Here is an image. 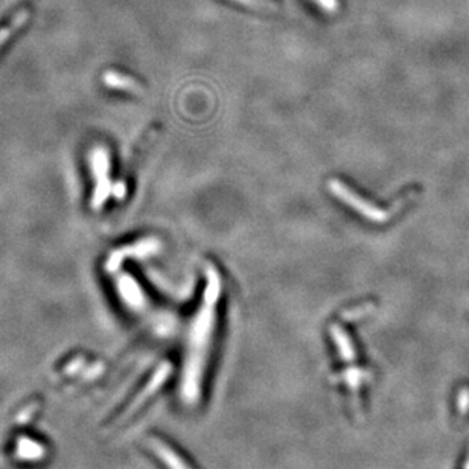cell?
I'll use <instances>...</instances> for the list:
<instances>
[{
    "label": "cell",
    "instance_id": "cell-1",
    "mask_svg": "<svg viewBox=\"0 0 469 469\" xmlns=\"http://www.w3.org/2000/svg\"><path fill=\"white\" fill-rule=\"evenodd\" d=\"M206 289L199 312L195 314L187 335L186 355L182 373V398L186 404L194 405L201 396L203 378L209 360L210 343L215 326L217 303L221 296V276L218 270L208 264L206 266Z\"/></svg>",
    "mask_w": 469,
    "mask_h": 469
},
{
    "label": "cell",
    "instance_id": "cell-2",
    "mask_svg": "<svg viewBox=\"0 0 469 469\" xmlns=\"http://www.w3.org/2000/svg\"><path fill=\"white\" fill-rule=\"evenodd\" d=\"M328 187H329L331 194L335 195L341 203L347 204V206L352 208L356 213H360L363 218L372 221V223H377V224L387 223V221L398 212V209L403 208L407 203V197H404V199L398 200L390 209H382V208L375 206L373 203L368 201L366 199H363L361 195H358L352 189H349L345 183L335 180V178H332V180L328 182Z\"/></svg>",
    "mask_w": 469,
    "mask_h": 469
},
{
    "label": "cell",
    "instance_id": "cell-3",
    "mask_svg": "<svg viewBox=\"0 0 469 469\" xmlns=\"http://www.w3.org/2000/svg\"><path fill=\"white\" fill-rule=\"evenodd\" d=\"M169 373H171V364L165 363V364H161L160 368L154 372V375H152V378L145 384V387L142 389V391H139V395L136 396L130 404H128V407L125 408V410L121 413V416H119V421L117 422H124L127 421L128 417H131L136 412L139 410V408L147 403V401L156 394V391L164 386L166 378L169 377Z\"/></svg>",
    "mask_w": 469,
    "mask_h": 469
},
{
    "label": "cell",
    "instance_id": "cell-4",
    "mask_svg": "<svg viewBox=\"0 0 469 469\" xmlns=\"http://www.w3.org/2000/svg\"><path fill=\"white\" fill-rule=\"evenodd\" d=\"M96 156L98 157L95 159V171L98 175V186L95 192H93V200H92L93 209H98L101 204H104L110 191H112L108 180V157L104 151H98Z\"/></svg>",
    "mask_w": 469,
    "mask_h": 469
},
{
    "label": "cell",
    "instance_id": "cell-5",
    "mask_svg": "<svg viewBox=\"0 0 469 469\" xmlns=\"http://www.w3.org/2000/svg\"><path fill=\"white\" fill-rule=\"evenodd\" d=\"M148 447L152 449V453H154L161 462L166 465L168 469H191L185 463V460L178 456L175 451L168 447L164 440H160L157 438H150L147 440Z\"/></svg>",
    "mask_w": 469,
    "mask_h": 469
},
{
    "label": "cell",
    "instance_id": "cell-6",
    "mask_svg": "<svg viewBox=\"0 0 469 469\" xmlns=\"http://www.w3.org/2000/svg\"><path fill=\"white\" fill-rule=\"evenodd\" d=\"M102 81H104L108 87H112V89L134 93V95H142L143 93V85L139 81H136L130 75L108 71L104 73V76H102Z\"/></svg>",
    "mask_w": 469,
    "mask_h": 469
},
{
    "label": "cell",
    "instance_id": "cell-7",
    "mask_svg": "<svg viewBox=\"0 0 469 469\" xmlns=\"http://www.w3.org/2000/svg\"><path fill=\"white\" fill-rule=\"evenodd\" d=\"M157 249H159V241L157 240H145V241L136 244L133 247H128V249H122V250L116 252L112 256V259L108 261L107 268H108V271H113L119 266V264L122 262V259L125 258V256H128V254L145 256V254H150L152 252H156Z\"/></svg>",
    "mask_w": 469,
    "mask_h": 469
},
{
    "label": "cell",
    "instance_id": "cell-8",
    "mask_svg": "<svg viewBox=\"0 0 469 469\" xmlns=\"http://www.w3.org/2000/svg\"><path fill=\"white\" fill-rule=\"evenodd\" d=\"M331 337L334 338L335 346L338 349V354L341 356V360L346 363H352L355 361V347L352 345V340L349 338V335L345 332V329L338 326V325H331L329 326Z\"/></svg>",
    "mask_w": 469,
    "mask_h": 469
},
{
    "label": "cell",
    "instance_id": "cell-9",
    "mask_svg": "<svg viewBox=\"0 0 469 469\" xmlns=\"http://www.w3.org/2000/svg\"><path fill=\"white\" fill-rule=\"evenodd\" d=\"M31 19V10L29 8H23V10H20L19 13H17L13 19L10 20V23L6 24V27H3L2 29H0V48H2L5 43L10 40L14 34L19 32L24 24H27V22Z\"/></svg>",
    "mask_w": 469,
    "mask_h": 469
},
{
    "label": "cell",
    "instance_id": "cell-10",
    "mask_svg": "<svg viewBox=\"0 0 469 469\" xmlns=\"http://www.w3.org/2000/svg\"><path fill=\"white\" fill-rule=\"evenodd\" d=\"M372 310H373V305L366 303V305L358 306V308H354V310H349V311L343 312V317H345V320H358V319L364 317V315L370 314Z\"/></svg>",
    "mask_w": 469,
    "mask_h": 469
},
{
    "label": "cell",
    "instance_id": "cell-11",
    "mask_svg": "<svg viewBox=\"0 0 469 469\" xmlns=\"http://www.w3.org/2000/svg\"><path fill=\"white\" fill-rule=\"evenodd\" d=\"M233 2L253 8V10H273L276 6L271 0H233Z\"/></svg>",
    "mask_w": 469,
    "mask_h": 469
},
{
    "label": "cell",
    "instance_id": "cell-12",
    "mask_svg": "<svg viewBox=\"0 0 469 469\" xmlns=\"http://www.w3.org/2000/svg\"><path fill=\"white\" fill-rule=\"evenodd\" d=\"M469 410V389H463L459 394V412L465 414Z\"/></svg>",
    "mask_w": 469,
    "mask_h": 469
},
{
    "label": "cell",
    "instance_id": "cell-13",
    "mask_svg": "<svg viewBox=\"0 0 469 469\" xmlns=\"http://www.w3.org/2000/svg\"><path fill=\"white\" fill-rule=\"evenodd\" d=\"M113 192L117 195V199H122L124 197V194H125V186L122 183H119L115 186V189Z\"/></svg>",
    "mask_w": 469,
    "mask_h": 469
},
{
    "label": "cell",
    "instance_id": "cell-14",
    "mask_svg": "<svg viewBox=\"0 0 469 469\" xmlns=\"http://www.w3.org/2000/svg\"><path fill=\"white\" fill-rule=\"evenodd\" d=\"M463 469H469V454H468V457H466V462H465Z\"/></svg>",
    "mask_w": 469,
    "mask_h": 469
}]
</instances>
